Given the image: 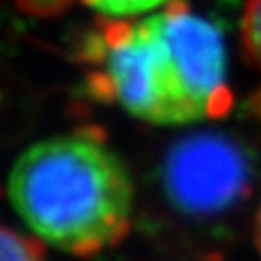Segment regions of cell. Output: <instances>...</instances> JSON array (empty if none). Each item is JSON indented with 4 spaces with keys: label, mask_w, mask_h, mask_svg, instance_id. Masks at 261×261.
Segmentation results:
<instances>
[{
    "label": "cell",
    "mask_w": 261,
    "mask_h": 261,
    "mask_svg": "<svg viewBox=\"0 0 261 261\" xmlns=\"http://www.w3.org/2000/svg\"><path fill=\"white\" fill-rule=\"evenodd\" d=\"M9 198L31 231L76 257L120 244L133 216V183L124 163L92 130L24 150L9 174Z\"/></svg>",
    "instance_id": "obj_1"
},
{
    "label": "cell",
    "mask_w": 261,
    "mask_h": 261,
    "mask_svg": "<svg viewBox=\"0 0 261 261\" xmlns=\"http://www.w3.org/2000/svg\"><path fill=\"white\" fill-rule=\"evenodd\" d=\"M79 59L94 65L87 94L118 102L150 124H185L207 118L161 13L144 20H105L87 33Z\"/></svg>",
    "instance_id": "obj_2"
},
{
    "label": "cell",
    "mask_w": 261,
    "mask_h": 261,
    "mask_svg": "<svg viewBox=\"0 0 261 261\" xmlns=\"http://www.w3.org/2000/svg\"><path fill=\"white\" fill-rule=\"evenodd\" d=\"M257 183L255 154L235 135L196 130L168 148L159 185L176 214L214 220L244 205Z\"/></svg>",
    "instance_id": "obj_3"
},
{
    "label": "cell",
    "mask_w": 261,
    "mask_h": 261,
    "mask_svg": "<svg viewBox=\"0 0 261 261\" xmlns=\"http://www.w3.org/2000/svg\"><path fill=\"white\" fill-rule=\"evenodd\" d=\"M242 44L248 61L261 70V0H248L242 15ZM250 111L261 120V89L250 98Z\"/></svg>",
    "instance_id": "obj_4"
},
{
    "label": "cell",
    "mask_w": 261,
    "mask_h": 261,
    "mask_svg": "<svg viewBox=\"0 0 261 261\" xmlns=\"http://www.w3.org/2000/svg\"><path fill=\"white\" fill-rule=\"evenodd\" d=\"M0 259L3 261H44V246L37 240H31L9 226H3Z\"/></svg>",
    "instance_id": "obj_5"
},
{
    "label": "cell",
    "mask_w": 261,
    "mask_h": 261,
    "mask_svg": "<svg viewBox=\"0 0 261 261\" xmlns=\"http://www.w3.org/2000/svg\"><path fill=\"white\" fill-rule=\"evenodd\" d=\"M83 3L96 9L98 13L107 15V18L126 20V18H133V15L148 13L161 5L172 3V0H83Z\"/></svg>",
    "instance_id": "obj_6"
},
{
    "label": "cell",
    "mask_w": 261,
    "mask_h": 261,
    "mask_svg": "<svg viewBox=\"0 0 261 261\" xmlns=\"http://www.w3.org/2000/svg\"><path fill=\"white\" fill-rule=\"evenodd\" d=\"M18 7L35 18H55L72 5V0H15Z\"/></svg>",
    "instance_id": "obj_7"
},
{
    "label": "cell",
    "mask_w": 261,
    "mask_h": 261,
    "mask_svg": "<svg viewBox=\"0 0 261 261\" xmlns=\"http://www.w3.org/2000/svg\"><path fill=\"white\" fill-rule=\"evenodd\" d=\"M255 244H257V248L261 252V209H259L257 220H255Z\"/></svg>",
    "instance_id": "obj_8"
}]
</instances>
